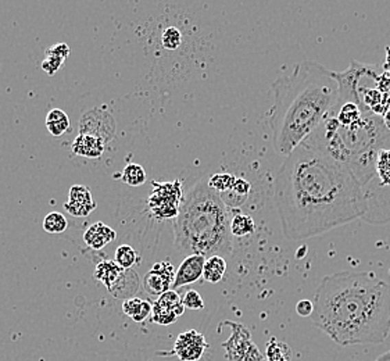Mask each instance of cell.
Here are the masks:
<instances>
[{"label":"cell","instance_id":"cell-7","mask_svg":"<svg viewBox=\"0 0 390 361\" xmlns=\"http://www.w3.org/2000/svg\"><path fill=\"white\" fill-rule=\"evenodd\" d=\"M225 324L231 327V336L222 343L228 361H266L244 325L232 321H227Z\"/></svg>","mask_w":390,"mask_h":361},{"label":"cell","instance_id":"cell-17","mask_svg":"<svg viewBox=\"0 0 390 361\" xmlns=\"http://www.w3.org/2000/svg\"><path fill=\"white\" fill-rule=\"evenodd\" d=\"M46 128L47 131L54 136L60 138L61 135L66 133L70 128V117L67 116L66 111H62L61 109H53L47 113L46 116Z\"/></svg>","mask_w":390,"mask_h":361},{"label":"cell","instance_id":"cell-32","mask_svg":"<svg viewBox=\"0 0 390 361\" xmlns=\"http://www.w3.org/2000/svg\"><path fill=\"white\" fill-rule=\"evenodd\" d=\"M46 54H53V56H57L62 60H67V57L70 56V46L67 43L53 45V46L46 49Z\"/></svg>","mask_w":390,"mask_h":361},{"label":"cell","instance_id":"cell-23","mask_svg":"<svg viewBox=\"0 0 390 361\" xmlns=\"http://www.w3.org/2000/svg\"><path fill=\"white\" fill-rule=\"evenodd\" d=\"M122 181L129 186H141L146 182V171L141 164L129 163L122 170Z\"/></svg>","mask_w":390,"mask_h":361},{"label":"cell","instance_id":"cell-35","mask_svg":"<svg viewBox=\"0 0 390 361\" xmlns=\"http://www.w3.org/2000/svg\"><path fill=\"white\" fill-rule=\"evenodd\" d=\"M375 361H390V350L383 353V354H380Z\"/></svg>","mask_w":390,"mask_h":361},{"label":"cell","instance_id":"cell-28","mask_svg":"<svg viewBox=\"0 0 390 361\" xmlns=\"http://www.w3.org/2000/svg\"><path fill=\"white\" fill-rule=\"evenodd\" d=\"M179 317L174 311H171V310H168V309H165V307H163V306H160V305H157L154 302L153 310H152V320H153V322H156L159 325H171Z\"/></svg>","mask_w":390,"mask_h":361},{"label":"cell","instance_id":"cell-6","mask_svg":"<svg viewBox=\"0 0 390 361\" xmlns=\"http://www.w3.org/2000/svg\"><path fill=\"white\" fill-rule=\"evenodd\" d=\"M182 186L179 181L153 182V192L149 197V208L159 220L176 219L182 200Z\"/></svg>","mask_w":390,"mask_h":361},{"label":"cell","instance_id":"cell-20","mask_svg":"<svg viewBox=\"0 0 390 361\" xmlns=\"http://www.w3.org/2000/svg\"><path fill=\"white\" fill-rule=\"evenodd\" d=\"M292 349L288 343L278 340L277 338H271L266 347L267 361H292Z\"/></svg>","mask_w":390,"mask_h":361},{"label":"cell","instance_id":"cell-12","mask_svg":"<svg viewBox=\"0 0 390 361\" xmlns=\"http://www.w3.org/2000/svg\"><path fill=\"white\" fill-rule=\"evenodd\" d=\"M73 152L81 157L99 159L104 152V140L92 133H80L73 142Z\"/></svg>","mask_w":390,"mask_h":361},{"label":"cell","instance_id":"cell-34","mask_svg":"<svg viewBox=\"0 0 390 361\" xmlns=\"http://www.w3.org/2000/svg\"><path fill=\"white\" fill-rule=\"evenodd\" d=\"M382 121H383V125H385V128L390 132V109L385 113V116L382 117Z\"/></svg>","mask_w":390,"mask_h":361},{"label":"cell","instance_id":"cell-29","mask_svg":"<svg viewBox=\"0 0 390 361\" xmlns=\"http://www.w3.org/2000/svg\"><path fill=\"white\" fill-rule=\"evenodd\" d=\"M182 43V34L176 27H168L161 34V45L167 50H176Z\"/></svg>","mask_w":390,"mask_h":361},{"label":"cell","instance_id":"cell-2","mask_svg":"<svg viewBox=\"0 0 390 361\" xmlns=\"http://www.w3.org/2000/svg\"><path fill=\"white\" fill-rule=\"evenodd\" d=\"M312 303L314 327L339 346L380 344L390 333V283L374 272L323 276Z\"/></svg>","mask_w":390,"mask_h":361},{"label":"cell","instance_id":"cell-4","mask_svg":"<svg viewBox=\"0 0 390 361\" xmlns=\"http://www.w3.org/2000/svg\"><path fill=\"white\" fill-rule=\"evenodd\" d=\"M231 214L209 181L200 179L183 196L174 220V242L181 254L228 256L232 252Z\"/></svg>","mask_w":390,"mask_h":361},{"label":"cell","instance_id":"cell-11","mask_svg":"<svg viewBox=\"0 0 390 361\" xmlns=\"http://www.w3.org/2000/svg\"><path fill=\"white\" fill-rule=\"evenodd\" d=\"M64 208L73 217L84 219V217H88L96 208V201L93 200L92 192L88 186L74 185L70 189L69 201L64 203Z\"/></svg>","mask_w":390,"mask_h":361},{"label":"cell","instance_id":"cell-31","mask_svg":"<svg viewBox=\"0 0 390 361\" xmlns=\"http://www.w3.org/2000/svg\"><path fill=\"white\" fill-rule=\"evenodd\" d=\"M64 63H66V60H62L53 54H46V57L42 61V69L46 72L47 76L51 77L64 65Z\"/></svg>","mask_w":390,"mask_h":361},{"label":"cell","instance_id":"cell-13","mask_svg":"<svg viewBox=\"0 0 390 361\" xmlns=\"http://www.w3.org/2000/svg\"><path fill=\"white\" fill-rule=\"evenodd\" d=\"M115 238H117V232L111 227L100 221L92 224L84 234V242L92 250H102L108 243L115 241Z\"/></svg>","mask_w":390,"mask_h":361},{"label":"cell","instance_id":"cell-24","mask_svg":"<svg viewBox=\"0 0 390 361\" xmlns=\"http://www.w3.org/2000/svg\"><path fill=\"white\" fill-rule=\"evenodd\" d=\"M67 228H69V221L64 214L58 211H51L45 217L43 230L47 234H61L64 231H67Z\"/></svg>","mask_w":390,"mask_h":361},{"label":"cell","instance_id":"cell-30","mask_svg":"<svg viewBox=\"0 0 390 361\" xmlns=\"http://www.w3.org/2000/svg\"><path fill=\"white\" fill-rule=\"evenodd\" d=\"M182 303L185 306V309L189 310H202L205 309V300L200 296V294L198 291H187L185 294V296L182 298Z\"/></svg>","mask_w":390,"mask_h":361},{"label":"cell","instance_id":"cell-15","mask_svg":"<svg viewBox=\"0 0 390 361\" xmlns=\"http://www.w3.org/2000/svg\"><path fill=\"white\" fill-rule=\"evenodd\" d=\"M153 305L141 298H128L122 302V313L135 322H144L152 314Z\"/></svg>","mask_w":390,"mask_h":361},{"label":"cell","instance_id":"cell-26","mask_svg":"<svg viewBox=\"0 0 390 361\" xmlns=\"http://www.w3.org/2000/svg\"><path fill=\"white\" fill-rule=\"evenodd\" d=\"M236 178L238 177L228 173H217L209 178V185L221 196H224L233 189Z\"/></svg>","mask_w":390,"mask_h":361},{"label":"cell","instance_id":"cell-22","mask_svg":"<svg viewBox=\"0 0 390 361\" xmlns=\"http://www.w3.org/2000/svg\"><path fill=\"white\" fill-rule=\"evenodd\" d=\"M249 193H250V184L244 178H236L233 189L229 193L224 195V196H227L224 199V201H225L227 206L236 207L247 199ZM224 196H221V197H224Z\"/></svg>","mask_w":390,"mask_h":361},{"label":"cell","instance_id":"cell-1","mask_svg":"<svg viewBox=\"0 0 390 361\" xmlns=\"http://www.w3.org/2000/svg\"><path fill=\"white\" fill-rule=\"evenodd\" d=\"M274 203L288 239L319 237L368 212V199L358 178L306 143L286 156L278 170Z\"/></svg>","mask_w":390,"mask_h":361},{"label":"cell","instance_id":"cell-27","mask_svg":"<svg viewBox=\"0 0 390 361\" xmlns=\"http://www.w3.org/2000/svg\"><path fill=\"white\" fill-rule=\"evenodd\" d=\"M375 171L382 185L390 188V149H382L379 152L376 157Z\"/></svg>","mask_w":390,"mask_h":361},{"label":"cell","instance_id":"cell-10","mask_svg":"<svg viewBox=\"0 0 390 361\" xmlns=\"http://www.w3.org/2000/svg\"><path fill=\"white\" fill-rule=\"evenodd\" d=\"M206 257L202 254H189L186 256L182 263L179 264L176 272H175V279L172 283V289L192 285L194 282H198L200 278H203V271H205V264H206Z\"/></svg>","mask_w":390,"mask_h":361},{"label":"cell","instance_id":"cell-16","mask_svg":"<svg viewBox=\"0 0 390 361\" xmlns=\"http://www.w3.org/2000/svg\"><path fill=\"white\" fill-rule=\"evenodd\" d=\"M139 286V279L137 272L131 271V270H125L122 278L118 281V283L111 289V295L117 299L121 298H133L131 295H134L138 291Z\"/></svg>","mask_w":390,"mask_h":361},{"label":"cell","instance_id":"cell-33","mask_svg":"<svg viewBox=\"0 0 390 361\" xmlns=\"http://www.w3.org/2000/svg\"><path fill=\"white\" fill-rule=\"evenodd\" d=\"M314 311V303L311 300L303 299L296 305V313L300 317H311Z\"/></svg>","mask_w":390,"mask_h":361},{"label":"cell","instance_id":"cell-14","mask_svg":"<svg viewBox=\"0 0 390 361\" xmlns=\"http://www.w3.org/2000/svg\"><path fill=\"white\" fill-rule=\"evenodd\" d=\"M125 270L121 268L115 261L111 260H103L100 263H98L93 276L98 282H100L102 285H104L108 292L111 289L118 283V281L122 278Z\"/></svg>","mask_w":390,"mask_h":361},{"label":"cell","instance_id":"cell-8","mask_svg":"<svg viewBox=\"0 0 390 361\" xmlns=\"http://www.w3.org/2000/svg\"><path fill=\"white\" fill-rule=\"evenodd\" d=\"M176 270L170 261H157L152 270L145 275L142 286L150 296H161L164 292L172 289Z\"/></svg>","mask_w":390,"mask_h":361},{"label":"cell","instance_id":"cell-21","mask_svg":"<svg viewBox=\"0 0 390 361\" xmlns=\"http://www.w3.org/2000/svg\"><path fill=\"white\" fill-rule=\"evenodd\" d=\"M139 254L137 250L129 245H121L117 248L114 253V261L124 270H133L137 264H139Z\"/></svg>","mask_w":390,"mask_h":361},{"label":"cell","instance_id":"cell-19","mask_svg":"<svg viewBox=\"0 0 390 361\" xmlns=\"http://www.w3.org/2000/svg\"><path fill=\"white\" fill-rule=\"evenodd\" d=\"M255 231V223L247 214H235L231 219V234L233 238H246Z\"/></svg>","mask_w":390,"mask_h":361},{"label":"cell","instance_id":"cell-18","mask_svg":"<svg viewBox=\"0 0 390 361\" xmlns=\"http://www.w3.org/2000/svg\"><path fill=\"white\" fill-rule=\"evenodd\" d=\"M227 272V260L222 256H211L206 260L203 279L209 283H218Z\"/></svg>","mask_w":390,"mask_h":361},{"label":"cell","instance_id":"cell-5","mask_svg":"<svg viewBox=\"0 0 390 361\" xmlns=\"http://www.w3.org/2000/svg\"><path fill=\"white\" fill-rule=\"evenodd\" d=\"M346 166L365 186L375 175L376 157L390 149V132L380 117L371 111L352 127H342L328 113L318 128L303 142Z\"/></svg>","mask_w":390,"mask_h":361},{"label":"cell","instance_id":"cell-25","mask_svg":"<svg viewBox=\"0 0 390 361\" xmlns=\"http://www.w3.org/2000/svg\"><path fill=\"white\" fill-rule=\"evenodd\" d=\"M156 303L171 310V311H174L178 317H181L186 310L183 303H182V298L178 295L175 289H170V291L164 292L161 296H159Z\"/></svg>","mask_w":390,"mask_h":361},{"label":"cell","instance_id":"cell-9","mask_svg":"<svg viewBox=\"0 0 390 361\" xmlns=\"http://www.w3.org/2000/svg\"><path fill=\"white\" fill-rule=\"evenodd\" d=\"M207 347L206 338L200 332L190 329L178 335L174 344V354L181 361H199Z\"/></svg>","mask_w":390,"mask_h":361},{"label":"cell","instance_id":"cell-3","mask_svg":"<svg viewBox=\"0 0 390 361\" xmlns=\"http://www.w3.org/2000/svg\"><path fill=\"white\" fill-rule=\"evenodd\" d=\"M270 124L278 155L289 156L338 105L341 89L335 71L304 61L273 84Z\"/></svg>","mask_w":390,"mask_h":361}]
</instances>
